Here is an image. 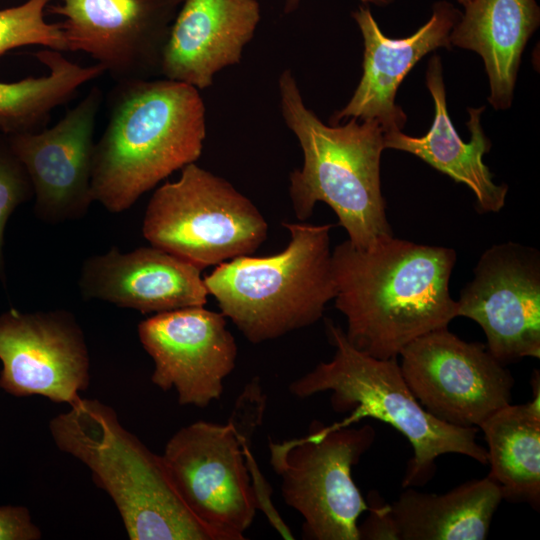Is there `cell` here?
I'll list each match as a JSON object with an SVG mask.
<instances>
[{
    "label": "cell",
    "mask_w": 540,
    "mask_h": 540,
    "mask_svg": "<svg viewBox=\"0 0 540 540\" xmlns=\"http://www.w3.org/2000/svg\"><path fill=\"white\" fill-rule=\"evenodd\" d=\"M452 248L390 236L367 249L349 240L332 251L335 307L346 317L345 335L358 351L398 358L416 338L447 328L457 316L449 281Z\"/></svg>",
    "instance_id": "cell-1"
},
{
    "label": "cell",
    "mask_w": 540,
    "mask_h": 540,
    "mask_svg": "<svg viewBox=\"0 0 540 540\" xmlns=\"http://www.w3.org/2000/svg\"><path fill=\"white\" fill-rule=\"evenodd\" d=\"M206 108L195 87L169 79L117 82L92 158L94 202L120 213L173 172L195 163Z\"/></svg>",
    "instance_id": "cell-2"
},
{
    "label": "cell",
    "mask_w": 540,
    "mask_h": 540,
    "mask_svg": "<svg viewBox=\"0 0 540 540\" xmlns=\"http://www.w3.org/2000/svg\"><path fill=\"white\" fill-rule=\"evenodd\" d=\"M281 113L297 137L303 165L290 174L289 195L298 220L308 219L317 202L332 208L349 241L367 249L393 236L381 191L384 130L377 121L356 118L324 124L302 98L289 69L278 79Z\"/></svg>",
    "instance_id": "cell-3"
},
{
    "label": "cell",
    "mask_w": 540,
    "mask_h": 540,
    "mask_svg": "<svg viewBox=\"0 0 540 540\" xmlns=\"http://www.w3.org/2000/svg\"><path fill=\"white\" fill-rule=\"evenodd\" d=\"M266 403L259 379L253 378L236 399L226 423L196 421L184 426L161 455L187 507L222 540L245 539L257 510L281 536L291 533L250 450Z\"/></svg>",
    "instance_id": "cell-4"
},
{
    "label": "cell",
    "mask_w": 540,
    "mask_h": 540,
    "mask_svg": "<svg viewBox=\"0 0 540 540\" xmlns=\"http://www.w3.org/2000/svg\"><path fill=\"white\" fill-rule=\"evenodd\" d=\"M53 417L59 450L84 463L112 498L131 540H222L176 490L161 455L153 453L97 399L80 397Z\"/></svg>",
    "instance_id": "cell-5"
},
{
    "label": "cell",
    "mask_w": 540,
    "mask_h": 540,
    "mask_svg": "<svg viewBox=\"0 0 540 540\" xmlns=\"http://www.w3.org/2000/svg\"><path fill=\"white\" fill-rule=\"evenodd\" d=\"M326 330L335 353L310 372L291 382L289 391L298 398L331 392L337 413L350 416L338 423L347 426L362 418H374L393 426L413 448L402 486H422L432 479L436 459L455 453L487 465V450L476 441L478 428H462L429 414L413 396L400 370L398 358L378 359L355 349L345 331L331 321Z\"/></svg>",
    "instance_id": "cell-6"
},
{
    "label": "cell",
    "mask_w": 540,
    "mask_h": 540,
    "mask_svg": "<svg viewBox=\"0 0 540 540\" xmlns=\"http://www.w3.org/2000/svg\"><path fill=\"white\" fill-rule=\"evenodd\" d=\"M287 247L266 257L240 256L203 278L221 313L253 344L316 323L335 298L332 224L287 223Z\"/></svg>",
    "instance_id": "cell-7"
},
{
    "label": "cell",
    "mask_w": 540,
    "mask_h": 540,
    "mask_svg": "<svg viewBox=\"0 0 540 540\" xmlns=\"http://www.w3.org/2000/svg\"><path fill=\"white\" fill-rule=\"evenodd\" d=\"M151 196L142 233L158 247L200 270L254 253L268 225L257 207L226 179L198 166L181 169Z\"/></svg>",
    "instance_id": "cell-8"
},
{
    "label": "cell",
    "mask_w": 540,
    "mask_h": 540,
    "mask_svg": "<svg viewBox=\"0 0 540 540\" xmlns=\"http://www.w3.org/2000/svg\"><path fill=\"white\" fill-rule=\"evenodd\" d=\"M375 437L371 425L349 428L314 421L302 437L269 439L270 465L281 479L284 502L304 520V538L359 540L358 519L369 506L352 468Z\"/></svg>",
    "instance_id": "cell-9"
},
{
    "label": "cell",
    "mask_w": 540,
    "mask_h": 540,
    "mask_svg": "<svg viewBox=\"0 0 540 540\" xmlns=\"http://www.w3.org/2000/svg\"><path fill=\"white\" fill-rule=\"evenodd\" d=\"M398 357L413 396L444 423L479 428L511 403L510 371L485 344L462 340L448 327L416 338Z\"/></svg>",
    "instance_id": "cell-10"
},
{
    "label": "cell",
    "mask_w": 540,
    "mask_h": 540,
    "mask_svg": "<svg viewBox=\"0 0 540 540\" xmlns=\"http://www.w3.org/2000/svg\"><path fill=\"white\" fill-rule=\"evenodd\" d=\"M66 51L91 56L116 81L160 74L171 25L184 0H57Z\"/></svg>",
    "instance_id": "cell-11"
},
{
    "label": "cell",
    "mask_w": 540,
    "mask_h": 540,
    "mask_svg": "<svg viewBox=\"0 0 540 540\" xmlns=\"http://www.w3.org/2000/svg\"><path fill=\"white\" fill-rule=\"evenodd\" d=\"M473 273L457 300V316L483 329L485 345L500 363L539 359V252L514 242L493 245Z\"/></svg>",
    "instance_id": "cell-12"
},
{
    "label": "cell",
    "mask_w": 540,
    "mask_h": 540,
    "mask_svg": "<svg viewBox=\"0 0 540 540\" xmlns=\"http://www.w3.org/2000/svg\"><path fill=\"white\" fill-rule=\"evenodd\" d=\"M0 362V388L16 397L71 405L90 382L85 335L67 310L1 313Z\"/></svg>",
    "instance_id": "cell-13"
},
{
    "label": "cell",
    "mask_w": 540,
    "mask_h": 540,
    "mask_svg": "<svg viewBox=\"0 0 540 540\" xmlns=\"http://www.w3.org/2000/svg\"><path fill=\"white\" fill-rule=\"evenodd\" d=\"M138 337L154 362L152 383L174 388L180 405L203 409L220 399L238 354L221 312L194 306L157 313L139 323Z\"/></svg>",
    "instance_id": "cell-14"
},
{
    "label": "cell",
    "mask_w": 540,
    "mask_h": 540,
    "mask_svg": "<svg viewBox=\"0 0 540 540\" xmlns=\"http://www.w3.org/2000/svg\"><path fill=\"white\" fill-rule=\"evenodd\" d=\"M103 100L98 86L51 128L6 135L34 192V213L58 224L84 217L92 202V158L96 118Z\"/></svg>",
    "instance_id": "cell-15"
},
{
    "label": "cell",
    "mask_w": 540,
    "mask_h": 540,
    "mask_svg": "<svg viewBox=\"0 0 540 540\" xmlns=\"http://www.w3.org/2000/svg\"><path fill=\"white\" fill-rule=\"evenodd\" d=\"M461 12L445 0L434 3L430 19L414 34L393 39L382 33L368 6L352 12L364 41L363 74L349 102L330 124L356 118L377 121L384 132L401 130L407 117L396 105L398 87L414 65L440 47L450 49V33Z\"/></svg>",
    "instance_id": "cell-16"
},
{
    "label": "cell",
    "mask_w": 540,
    "mask_h": 540,
    "mask_svg": "<svg viewBox=\"0 0 540 540\" xmlns=\"http://www.w3.org/2000/svg\"><path fill=\"white\" fill-rule=\"evenodd\" d=\"M201 271L152 245L127 253L112 247L83 262L79 288L85 299L157 314L204 306L209 293Z\"/></svg>",
    "instance_id": "cell-17"
},
{
    "label": "cell",
    "mask_w": 540,
    "mask_h": 540,
    "mask_svg": "<svg viewBox=\"0 0 540 540\" xmlns=\"http://www.w3.org/2000/svg\"><path fill=\"white\" fill-rule=\"evenodd\" d=\"M502 499L499 485L488 477L444 494L406 487L391 504L370 495L369 516L358 525L359 540H483Z\"/></svg>",
    "instance_id": "cell-18"
},
{
    "label": "cell",
    "mask_w": 540,
    "mask_h": 540,
    "mask_svg": "<svg viewBox=\"0 0 540 540\" xmlns=\"http://www.w3.org/2000/svg\"><path fill=\"white\" fill-rule=\"evenodd\" d=\"M261 20L258 0H184L163 49L160 74L203 90L239 64Z\"/></svg>",
    "instance_id": "cell-19"
},
{
    "label": "cell",
    "mask_w": 540,
    "mask_h": 540,
    "mask_svg": "<svg viewBox=\"0 0 540 540\" xmlns=\"http://www.w3.org/2000/svg\"><path fill=\"white\" fill-rule=\"evenodd\" d=\"M426 85L434 101V121L422 137L393 130L384 132L385 149L411 153L454 181L467 185L476 197L480 212H498L504 205L508 187L497 185L483 162L491 142L481 126L485 107L468 108L470 141L464 142L455 130L446 105L441 59L434 55L427 66Z\"/></svg>",
    "instance_id": "cell-20"
},
{
    "label": "cell",
    "mask_w": 540,
    "mask_h": 540,
    "mask_svg": "<svg viewBox=\"0 0 540 540\" xmlns=\"http://www.w3.org/2000/svg\"><path fill=\"white\" fill-rule=\"evenodd\" d=\"M450 33L451 45L478 53L489 79L488 101L510 108L523 50L540 24L535 0H470Z\"/></svg>",
    "instance_id": "cell-21"
},
{
    "label": "cell",
    "mask_w": 540,
    "mask_h": 540,
    "mask_svg": "<svg viewBox=\"0 0 540 540\" xmlns=\"http://www.w3.org/2000/svg\"><path fill=\"white\" fill-rule=\"evenodd\" d=\"M533 399L511 403L488 417L479 428L487 443V475L503 499L540 504V377L532 375Z\"/></svg>",
    "instance_id": "cell-22"
},
{
    "label": "cell",
    "mask_w": 540,
    "mask_h": 540,
    "mask_svg": "<svg viewBox=\"0 0 540 540\" xmlns=\"http://www.w3.org/2000/svg\"><path fill=\"white\" fill-rule=\"evenodd\" d=\"M48 70L40 77L0 82V133L12 135L36 131L51 112L69 102L86 83L105 73L97 63L82 66L61 51L46 48L35 53Z\"/></svg>",
    "instance_id": "cell-23"
},
{
    "label": "cell",
    "mask_w": 540,
    "mask_h": 540,
    "mask_svg": "<svg viewBox=\"0 0 540 540\" xmlns=\"http://www.w3.org/2000/svg\"><path fill=\"white\" fill-rule=\"evenodd\" d=\"M52 0H27L0 9V56L14 48L41 45L66 51V42L59 23L45 20V11Z\"/></svg>",
    "instance_id": "cell-24"
},
{
    "label": "cell",
    "mask_w": 540,
    "mask_h": 540,
    "mask_svg": "<svg viewBox=\"0 0 540 540\" xmlns=\"http://www.w3.org/2000/svg\"><path fill=\"white\" fill-rule=\"evenodd\" d=\"M34 196L26 169L0 133V278L5 280L4 233L14 210Z\"/></svg>",
    "instance_id": "cell-25"
},
{
    "label": "cell",
    "mask_w": 540,
    "mask_h": 540,
    "mask_svg": "<svg viewBox=\"0 0 540 540\" xmlns=\"http://www.w3.org/2000/svg\"><path fill=\"white\" fill-rule=\"evenodd\" d=\"M42 532L29 510L20 505H0V540H39Z\"/></svg>",
    "instance_id": "cell-26"
},
{
    "label": "cell",
    "mask_w": 540,
    "mask_h": 540,
    "mask_svg": "<svg viewBox=\"0 0 540 540\" xmlns=\"http://www.w3.org/2000/svg\"><path fill=\"white\" fill-rule=\"evenodd\" d=\"M301 0H285L284 4V13L289 14L294 12ZM364 4H374L377 6H387L391 4L394 0H360Z\"/></svg>",
    "instance_id": "cell-27"
},
{
    "label": "cell",
    "mask_w": 540,
    "mask_h": 540,
    "mask_svg": "<svg viewBox=\"0 0 540 540\" xmlns=\"http://www.w3.org/2000/svg\"><path fill=\"white\" fill-rule=\"evenodd\" d=\"M461 5L466 6L470 0H457Z\"/></svg>",
    "instance_id": "cell-28"
}]
</instances>
